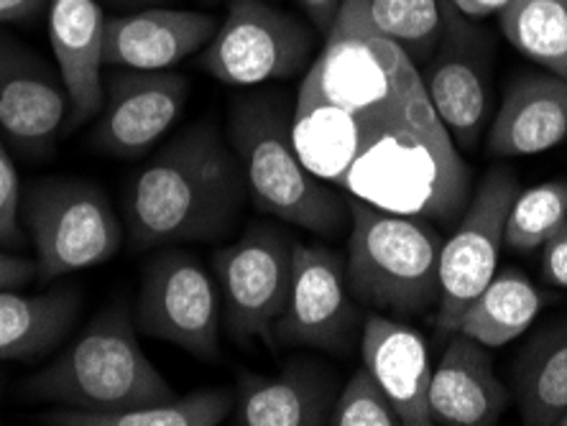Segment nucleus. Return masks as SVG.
Wrapping results in <instances>:
<instances>
[{
  "label": "nucleus",
  "instance_id": "36",
  "mask_svg": "<svg viewBox=\"0 0 567 426\" xmlns=\"http://www.w3.org/2000/svg\"><path fill=\"white\" fill-rule=\"evenodd\" d=\"M555 426H567V412L560 416V419H557V424Z\"/></svg>",
  "mask_w": 567,
  "mask_h": 426
},
{
  "label": "nucleus",
  "instance_id": "31",
  "mask_svg": "<svg viewBox=\"0 0 567 426\" xmlns=\"http://www.w3.org/2000/svg\"><path fill=\"white\" fill-rule=\"evenodd\" d=\"M37 261L33 258L13 256L0 248V291L3 289H21L37 279Z\"/></svg>",
  "mask_w": 567,
  "mask_h": 426
},
{
  "label": "nucleus",
  "instance_id": "35",
  "mask_svg": "<svg viewBox=\"0 0 567 426\" xmlns=\"http://www.w3.org/2000/svg\"><path fill=\"white\" fill-rule=\"evenodd\" d=\"M118 6H141V3H156V0H113Z\"/></svg>",
  "mask_w": 567,
  "mask_h": 426
},
{
  "label": "nucleus",
  "instance_id": "12",
  "mask_svg": "<svg viewBox=\"0 0 567 426\" xmlns=\"http://www.w3.org/2000/svg\"><path fill=\"white\" fill-rule=\"evenodd\" d=\"M353 302L343 258L324 246L295 243L289 299L274 324V342L343 353L355 330Z\"/></svg>",
  "mask_w": 567,
  "mask_h": 426
},
{
  "label": "nucleus",
  "instance_id": "22",
  "mask_svg": "<svg viewBox=\"0 0 567 426\" xmlns=\"http://www.w3.org/2000/svg\"><path fill=\"white\" fill-rule=\"evenodd\" d=\"M542 306H545V294L522 271H496L494 279L463 312L457 332L488 350L504 347L532 328Z\"/></svg>",
  "mask_w": 567,
  "mask_h": 426
},
{
  "label": "nucleus",
  "instance_id": "8",
  "mask_svg": "<svg viewBox=\"0 0 567 426\" xmlns=\"http://www.w3.org/2000/svg\"><path fill=\"white\" fill-rule=\"evenodd\" d=\"M295 243L274 225H251L236 243L213 253V276L220 291L223 322L233 342H274V324L291 287Z\"/></svg>",
  "mask_w": 567,
  "mask_h": 426
},
{
  "label": "nucleus",
  "instance_id": "6",
  "mask_svg": "<svg viewBox=\"0 0 567 426\" xmlns=\"http://www.w3.org/2000/svg\"><path fill=\"white\" fill-rule=\"evenodd\" d=\"M21 222L37 250L39 281L107 263L126 240L111 199L85 179L31 184L21 199Z\"/></svg>",
  "mask_w": 567,
  "mask_h": 426
},
{
  "label": "nucleus",
  "instance_id": "34",
  "mask_svg": "<svg viewBox=\"0 0 567 426\" xmlns=\"http://www.w3.org/2000/svg\"><path fill=\"white\" fill-rule=\"evenodd\" d=\"M506 3L508 0H450V6H453L457 13L475 23L486 21L491 15H498L504 11Z\"/></svg>",
  "mask_w": 567,
  "mask_h": 426
},
{
  "label": "nucleus",
  "instance_id": "2",
  "mask_svg": "<svg viewBox=\"0 0 567 426\" xmlns=\"http://www.w3.org/2000/svg\"><path fill=\"white\" fill-rule=\"evenodd\" d=\"M248 199L230 141L197 123L146 158L126 187V236L136 253L228 238Z\"/></svg>",
  "mask_w": 567,
  "mask_h": 426
},
{
  "label": "nucleus",
  "instance_id": "23",
  "mask_svg": "<svg viewBox=\"0 0 567 426\" xmlns=\"http://www.w3.org/2000/svg\"><path fill=\"white\" fill-rule=\"evenodd\" d=\"M514 391L522 422L529 426H555L567 412V322L542 330L522 350Z\"/></svg>",
  "mask_w": 567,
  "mask_h": 426
},
{
  "label": "nucleus",
  "instance_id": "9",
  "mask_svg": "<svg viewBox=\"0 0 567 426\" xmlns=\"http://www.w3.org/2000/svg\"><path fill=\"white\" fill-rule=\"evenodd\" d=\"M315 33L266 0H230L228 15L199 54V70L233 87L289 80L310 66Z\"/></svg>",
  "mask_w": 567,
  "mask_h": 426
},
{
  "label": "nucleus",
  "instance_id": "11",
  "mask_svg": "<svg viewBox=\"0 0 567 426\" xmlns=\"http://www.w3.org/2000/svg\"><path fill=\"white\" fill-rule=\"evenodd\" d=\"M437 118L457 152L473 154L491 111V41L475 21L447 6L445 29L427 64L420 70Z\"/></svg>",
  "mask_w": 567,
  "mask_h": 426
},
{
  "label": "nucleus",
  "instance_id": "29",
  "mask_svg": "<svg viewBox=\"0 0 567 426\" xmlns=\"http://www.w3.org/2000/svg\"><path fill=\"white\" fill-rule=\"evenodd\" d=\"M21 181L6 138L0 136V248L19 250L29 246L27 228L21 222Z\"/></svg>",
  "mask_w": 567,
  "mask_h": 426
},
{
  "label": "nucleus",
  "instance_id": "19",
  "mask_svg": "<svg viewBox=\"0 0 567 426\" xmlns=\"http://www.w3.org/2000/svg\"><path fill=\"white\" fill-rule=\"evenodd\" d=\"M336 383L312 363H289L277 375L240 371L230 419L238 426H320L330 422Z\"/></svg>",
  "mask_w": 567,
  "mask_h": 426
},
{
  "label": "nucleus",
  "instance_id": "15",
  "mask_svg": "<svg viewBox=\"0 0 567 426\" xmlns=\"http://www.w3.org/2000/svg\"><path fill=\"white\" fill-rule=\"evenodd\" d=\"M220 23L187 8H141L105 21V66L158 72L203 52Z\"/></svg>",
  "mask_w": 567,
  "mask_h": 426
},
{
  "label": "nucleus",
  "instance_id": "26",
  "mask_svg": "<svg viewBox=\"0 0 567 426\" xmlns=\"http://www.w3.org/2000/svg\"><path fill=\"white\" fill-rule=\"evenodd\" d=\"M447 6L450 0H369V15L373 27L422 70L437 49Z\"/></svg>",
  "mask_w": 567,
  "mask_h": 426
},
{
  "label": "nucleus",
  "instance_id": "38",
  "mask_svg": "<svg viewBox=\"0 0 567 426\" xmlns=\"http://www.w3.org/2000/svg\"><path fill=\"white\" fill-rule=\"evenodd\" d=\"M210 3H218V0H210Z\"/></svg>",
  "mask_w": 567,
  "mask_h": 426
},
{
  "label": "nucleus",
  "instance_id": "13",
  "mask_svg": "<svg viewBox=\"0 0 567 426\" xmlns=\"http://www.w3.org/2000/svg\"><path fill=\"white\" fill-rule=\"evenodd\" d=\"M189 82L179 72L115 70L105 77V100L93 131L95 146L113 158H141L185 113Z\"/></svg>",
  "mask_w": 567,
  "mask_h": 426
},
{
  "label": "nucleus",
  "instance_id": "33",
  "mask_svg": "<svg viewBox=\"0 0 567 426\" xmlns=\"http://www.w3.org/2000/svg\"><path fill=\"white\" fill-rule=\"evenodd\" d=\"M307 19L320 33H328L332 23H336L340 0H299Z\"/></svg>",
  "mask_w": 567,
  "mask_h": 426
},
{
  "label": "nucleus",
  "instance_id": "37",
  "mask_svg": "<svg viewBox=\"0 0 567 426\" xmlns=\"http://www.w3.org/2000/svg\"><path fill=\"white\" fill-rule=\"evenodd\" d=\"M0 394H3V378H0Z\"/></svg>",
  "mask_w": 567,
  "mask_h": 426
},
{
  "label": "nucleus",
  "instance_id": "14",
  "mask_svg": "<svg viewBox=\"0 0 567 426\" xmlns=\"http://www.w3.org/2000/svg\"><path fill=\"white\" fill-rule=\"evenodd\" d=\"M70 115V97L44 60L11 37H0V136L19 154L54 152Z\"/></svg>",
  "mask_w": 567,
  "mask_h": 426
},
{
  "label": "nucleus",
  "instance_id": "1",
  "mask_svg": "<svg viewBox=\"0 0 567 426\" xmlns=\"http://www.w3.org/2000/svg\"><path fill=\"white\" fill-rule=\"evenodd\" d=\"M291 141L315 177L381 210L455 225L471 199L468 162L420 66L373 27L369 0H340L299 82Z\"/></svg>",
  "mask_w": 567,
  "mask_h": 426
},
{
  "label": "nucleus",
  "instance_id": "3",
  "mask_svg": "<svg viewBox=\"0 0 567 426\" xmlns=\"http://www.w3.org/2000/svg\"><path fill=\"white\" fill-rule=\"evenodd\" d=\"M23 396L80 412H118L177 394L141 350L128 304L115 302L23 383Z\"/></svg>",
  "mask_w": 567,
  "mask_h": 426
},
{
  "label": "nucleus",
  "instance_id": "24",
  "mask_svg": "<svg viewBox=\"0 0 567 426\" xmlns=\"http://www.w3.org/2000/svg\"><path fill=\"white\" fill-rule=\"evenodd\" d=\"M236 391L199 388L187 396L156 401L146 406L118 408V412H80V408H54L39 416L52 426H218L230 419Z\"/></svg>",
  "mask_w": 567,
  "mask_h": 426
},
{
  "label": "nucleus",
  "instance_id": "20",
  "mask_svg": "<svg viewBox=\"0 0 567 426\" xmlns=\"http://www.w3.org/2000/svg\"><path fill=\"white\" fill-rule=\"evenodd\" d=\"M567 138V80L553 72L522 74L506 90L488 128L486 148L496 158L537 156Z\"/></svg>",
  "mask_w": 567,
  "mask_h": 426
},
{
  "label": "nucleus",
  "instance_id": "17",
  "mask_svg": "<svg viewBox=\"0 0 567 426\" xmlns=\"http://www.w3.org/2000/svg\"><path fill=\"white\" fill-rule=\"evenodd\" d=\"M430 381V416L440 426H494L508 406V388L494 371L486 345L450 332Z\"/></svg>",
  "mask_w": 567,
  "mask_h": 426
},
{
  "label": "nucleus",
  "instance_id": "4",
  "mask_svg": "<svg viewBox=\"0 0 567 426\" xmlns=\"http://www.w3.org/2000/svg\"><path fill=\"white\" fill-rule=\"evenodd\" d=\"M228 141L244 169L248 199L261 215L332 238L350 222L348 199L307 169L291 141V113L279 100L248 97L233 105Z\"/></svg>",
  "mask_w": 567,
  "mask_h": 426
},
{
  "label": "nucleus",
  "instance_id": "25",
  "mask_svg": "<svg viewBox=\"0 0 567 426\" xmlns=\"http://www.w3.org/2000/svg\"><path fill=\"white\" fill-rule=\"evenodd\" d=\"M498 27L516 52L567 80V0H508Z\"/></svg>",
  "mask_w": 567,
  "mask_h": 426
},
{
  "label": "nucleus",
  "instance_id": "32",
  "mask_svg": "<svg viewBox=\"0 0 567 426\" xmlns=\"http://www.w3.org/2000/svg\"><path fill=\"white\" fill-rule=\"evenodd\" d=\"M47 8L49 0H0V23H29Z\"/></svg>",
  "mask_w": 567,
  "mask_h": 426
},
{
  "label": "nucleus",
  "instance_id": "21",
  "mask_svg": "<svg viewBox=\"0 0 567 426\" xmlns=\"http://www.w3.org/2000/svg\"><path fill=\"white\" fill-rule=\"evenodd\" d=\"M82 294L78 287H54L41 294L0 291V363L49 355L78 322Z\"/></svg>",
  "mask_w": 567,
  "mask_h": 426
},
{
  "label": "nucleus",
  "instance_id": "27",
  "mask_svg": "<svg viewBox=\"0 0 567 426\" xmlns=\"http://www.w3.org/2000/svg\"><path fill=\"white\" fill-rule=\"evenodd\" d=\"M567 220V179L519 189L506 217V246L516 253H532Z\"/></svg>",
  "mask_w": 567,
  "mask_h": 426
},
{
  "label": "nucleus",
  "instance_id": "30",
  "mask_svg": "<svg viewBox=\"0 0 567 426\" xmlns=\"http://www.w3.org/2000/svg\"><path fill=\"white\" fill-rule=\"evenodd\" d=\"M539 273L549 287L567 289V220L542 246Z\"/></svg>",
  "mask_w": 567,
  "mask_h": 426
},
{
  "label": "nucleus",
  "instance_id": "16",
  "mask_svg": "<svg viewBox=\"0 0 567 426\" xmlns=\"http://www.w3.org/2000/svg\"><path fill=\"white\" fill-rule=\"evenodd\" d=\"M49 44L70 97V123L78 128L103 111L105 13L97 0H49Z\"/></svg>",
  "mask_w": 567,
  "mask_h": 426
},
{
  "label": "nucleus",
  "instance_id": "10",
  "mask_svg": "<svg viewBox=\"0 0 567 426\" xmlns=\"http://www.w3.org/2000/svg\"><path fill=\"white\" fill-rule=\"evenodd\" d=\"M519 181L504 166L491 169L473 191L463 215L457 217L453 236L440 250V302L435 330L447 337L483 287L498 271V256L506 246V217Z\"/></svg>",
  "mask_w": 567,
  "mask_h": 426
},
{
  "label": "nucleus",
  "instance_id": "5",
  "mask_svg": "<svg viewBox=\"0 0 567 426\" xmlns=\"http://www.w3.org/2000/svg\"><path fill=\"white\" fill-rule=\"evenodd\" d=\"M346 199V273L355 302L389 316H422L437 309L442 238L435 222Z\"/></svg>",
  "mask_w": 567,
  "mask_h": 426
},
{
  "label": "nucleus",
  "instance_id": "28",
  "mask_svg": "<svg viewBox=\"0 0 567 426\" xmlns=\"http://www.w3.org/2000/svg\"><path fill=\"white\" fill-rule=\"evenodd\" d=\"M336 426H399L394 401L389 398L381 383L373 378L369 367L361 365L350 375L343 391L336 396L332 404L330 422Z\"/></svg>",
  "mask_w": 567,
  "mask_h": 426
},
{
  "label": "nucleus",
  "instance_id": "7",
  "mask_svg": "<svg viewBox=\"0 0 567 426\" xmlns=\"http://www.w3.org/2000/svg\"><path fill=\"white\" fill-rule=\"evenodd\" d=\"M133 322L141 335L169 342L205 363L220 357L223 304L215 276L195 253L162 248L141 276Z\"/></svg>",
  "mask_w": 567,
  "mask_h": 426
},
{
  "label": "nucleus",
  "instance_id": "18",
  "mask_svg": "<svg viewBox=\"0 0 567 426\" xmlns=\"http://www.w3.org/2000/svg\"><path fill=\"white\" fill-rule=\"evenodd\" d=\"M363 365L394 401L404 426H432L427 342L410 324L389 314H369L361 335Z\"/></svg>",
  "mask_w": 567,
  "mask_h": 426
}]
</instances>
